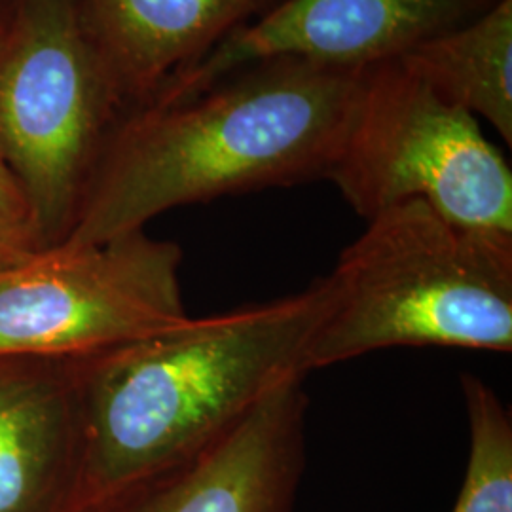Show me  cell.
I'll return each mask as SVG.
<instances>
[{
    "instance_id": "cell-10",
    "label": "cell",
    "mask_w": 512,
    "mask_h": 512,
    "mask_svg": "<svg viewBox=\"0 0 512 512\" xmlns=\"http://www.w3.org/2000/svg\"><path fill=\"white\" fill-rule=\"evenodd\" d=\"M277 0H80L126 112Z\"/></svg>"
},
{
    "instance_id": "cell-12",
    "label": "cell",
    "mask_w": 512,
    "mask_h": 512,
    "mask_svg": "<svg viewBox=\"0 0 512 512\" xmlns=\"http://www.w3.org/2000/svg\"><path fill=\"white\" fill-rule=\"evenodd\" d=\"M469 420V461L452 512H512L511 412L492 385L461 376Z\"/></svg>"
},
{
    "instance_id": "cell-8",
    "label": "cell",
    "mask_w": 512,
    "mask_h": 512,
    "mask_svg": "<svg viewBox=\"0 0 512 512\" xmlns=\"http://www.w3.org/2000/svg\"><path fill=\"white\" fill-rule=\"evenodd\" d=\"M304 380L277 385L202 448L76 512H294L308 458Z\"/></svg>"
},
{
    "instance_id": "cell-1",
    "label": "cell",
    "mask_w": 512,
    "mask_h": 512,
    "mask_svg": "<svg viewBox=\"0 0 512 512\" xmlns=\"http://www.w3.org/2000/svg\"><path fill=\"white\" fill-rule=\"evenodd\" d=\"M363 74L270 57L179 103L128 110L59 245H97L145 230L183 205L327 181Z\"/></svg>"
},
{
    "instance_id": "cell-11",
    "label": "cell",
    "mask_w": 512,
    "mask_h": 512,
    "mask_svg": "<svg viewBox=\"0 0 512 512\" xmlns=\"http://www.w3.org/2000/svg\"><path fill=\"white\" fill-rule=\"evenodd\" d=\"M440 99L482 118L512 145V0L401 57Z\"/></svg>"
},
{
    "instance_id": "cell-6",
    "label": "cell",
    "mask_w": 512,
    "mask_h": 512,
    "mask_svg": "<svg viewBox=\"0 0 512 512\" xmlns=\"http://www.w3.org/2000/svg\"><path fill=\"white\" fill-rule=\"evenodd\" d=\"M181 262L177 243L135 230L2 268L0 357L82 359L183 325Z\"/></svg>"
},
{
    "instance_id": "cell-9",
    "label": "cell",
    "mask_w": 512,
    "mask_h": 512,
    "mask_svg": "<svg viewBox=\"0 0 512 512\" xmlns=\"http://www.w3.org/2000/svg\"><path fill=\"white\" fill-rule=\"evenodd\" d=\"M86 431L78 359L0 357V512H76Z\"/></svg>"
},
{
    "instance_id": "cell-5",
    "label": "cell",
    "mask_w": 512,
    "mask_h": 512,
    "mask_svg": "<svg viewBox=\"0 0 512 512\" xmlns=\"http://www.w3.org/2000/svg\"><path fill=\"white\" fill-rule=\"evenodd\" d=\"M365 220L406 202L444 219L512 236V171L475 116L444 103L401 59L366 69L330 169Z\"/></svg>"
},
{
    "instance_id": "cell-14",
    "label": "cell",
    "mask_w": 512,
    "mask_h": 512,
    "mask_svg": "<svg viewBox=\"0 0 512 512\" xmlns=\"http://www.w3.org/2000/svg\"><path fill=\"white\" fill-rule=\"evenodd\" d=\"M6 4V0H0V10H2V6Z\"/></svg>"
},
{
    "instance_id": "cell-2",
    "label": "cell",
    "mask_w": 512,
    "mask_h": 512,
    "mask_svg": "<svg viewBox=\"0 0 512 512\" xmlns=\"http://www.w3.org/2000/svg\"><path fill=\"white\" fill-rule=\"evenodd\" d=\"M329 310L325 277L147 340L78 359L82 503L192 454L296 376ZM80 503V505H82Z\"/></svg>"
},
{
    "instance_id": "cell-7",
    "label": "cell",
    "mask_w": 512,
    "mask_h": 512,
    "mask_svg": "<svg viewBox=\"0 0 512 512\" xmlns=\"http://www.w3.org/2000/svg\"><path fill=\"white\" fill-rule=\"evenodd\" d=\"M497 2L281 0L224 38L196 65L167 80L147 105L179 103L222 76L270 57H300L332 69L366 71L467 25Z\"/></svg>"
},
{
    "instance_id": "cell-13",
    "label": "cell",
    "mask_w": 512,
    "mask_h": 512,
    "mask_svg": "<svg viewBox=\"0 0 512 512\" xmlns=\"http://www.w3.org/2000/svg\"><path fill=\"white\" fill-rule=\"evenodd\" d=\"M33 207L0 156V270L44 251Z\"/></svg>"
},
{
    "instance_id": "cell-4",
    "label": "cell",
    "mask_w": 512,
    "mask_h": 512,
    "mask_svg": "<svg viewBox=\"0 0 512 512\" xmlns=\"http://www.w3.org/2000/svg\"><path fill=\"white\" fill-rule=\"evenodd\" d=\"M126 114L80 0H6L0 10V156L46 249L73 230L112 129Z\"/></svg>"
},
{
    "instance_id": "cell-3",
    "label": "cell",
    "mask_w": 512,
    "mask_h": 512,
    "mask_svg": "<svg viewBox=\"0 0 512 512\" xmlns=\"http://www.w3.org/2000/svg\"><path fill=\"white\" fill-rule=\"evenodd\" d=\"M304 368L389 348L512 351V236L406 202L366 220L329 275Z\"/></svg>"
}]
</instances>
